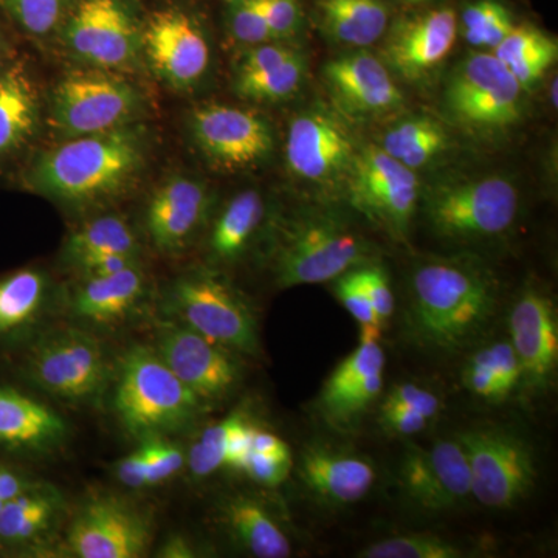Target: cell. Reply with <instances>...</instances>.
I'll return each mask as SVG.
<instances>
[{
	"mask_svg": "<svg viewBox=\"0 0 558 558\" xmlns=\"http://www.w3.org/2000/svg\"><path fill=\"white\" fill-rule=\"evenodd\" d=\"M159 556L165 558H190L194 557V550L185 538L172 537L165 543Z\"/></svg>",
	"mask_w": 558,
	"mask_h": 558,
	"instance_id": "cell-58",
	"label": "cell"
},
{
	"mask_svg": "<svg viewBox=\"0 0 558 558\" xmlns=\"http://www.w3.org/2000/svg\"><path fill=\"white\" fill-rule=\"evenodd\" d=\"M142 450L148 473V486H156L170 480L185 464L183 451L172 444L160 440L159 436L146 442Z\"/></svg>",
	"mask_w": 558,
	"mask_h": 558,
	"instance_id": "cell-45",
	"label": "cell"
},
{
	"mask_svg": "<svg viewBox=\"0 0 558 558\" xmlns=\"http://www.w3.org/2000/svg\"><path fill=\"white\" fill-rule=\"evenodd\" d=\"M156 352L202 402L222 398L240 379L236 362L226 348L186 326H163L157 337Z\"/></svg>",
	"mask_w": 558,
	"mask_h": 558,
	"instance_id": "cell-20",
	"label": "cell"
},
{
	"mask_svg": "<svg viewBox=\"0 0 558 558\" xmlns=\"http://www.w3.org/2000/svg\"><path fill=\"white\" fill-rule=\"evenodd\" d=\"M250 451L267 454L271 458L292 459L288 444L284 440L271 435V433L260 432V429L253 427L250 432Z\"/></svg>",
	"mask_w": 558,
	"mask_h": 558,
	"instance_id": "cell-56",
	"label": "cell"
},
{
	"mask_svg": "<svg viewBox=\"0 0 558 558\" xmlns=\"http://www.w3.org/2000/svg\"><path fill=\"white\" fill-rule=\"evenodd\" d=\"M242 418L244 414H231L230 417L223 418L202 433L197 442L191 447L189 454V465L194 476L205 478L227 465L231 433Z\"/></svg>",
	"mask_w": 558,
	"mask_h": 558,
	"instance_id": "cell-39",
	"label": "cell"
},
{
	"mask_svg": "<svg viewBox=\"0 0 558 558\" xmlns=\"http://www.w3.org/2000/svg\"><path fill=\"white\" fill-rule=\"evenodd\" d=\"M464 556V550L458 546L428 534L388 538L359 554V557L366 558H459Z\"/></svg>",
	"mask_w": 558,
	"mask_h": 558,
	"instance_id": "cell-40",
	"label": "cell"
},
{
	"mask_svg": "<svg viewBox=\"0 0 558 558\" xmlns=\"http://www.w3.org/2000/svg\"><path fill=\"white\" fill-rule=\"evenodd\" d=\"M400 481L418 508L435 512L472 495L468 458L458 440H440L429 450L410 446L400 465Z\"/></svg>",
	"mask_w": 558,
	"mask_h": 558,
	"instance_id": "cell-21",
	"label": "cell"
},
{
	"mask_svg": "<svg viewBox=\"0 0 558 558\" xmlns=\"http://www.w3.org/2000/svg\"><path fill=\"white\" fill-rule=\"evenodd\" d=\"M68 436L64 418L38 398L0 377V459L40 457Z\"/></svg>",
	"mask_w": 558,
	"mask_h": 558,
	"instance_id": "cell-22",
	"label": "cell"
},
{
	"mask_svg": "<svg viewBox=\"0 0 558 558\" xmlns=\"http://www.w3.org/2000/svg\"><path fill=\"white\" fill-rule=\"evenodd\" d=\"M300 475L315 495L340 505L365 497L376 480V472L365 459L319 446L303 453Z\"/></svg>",
	"mask_w": 558,
	"mask_h": 558,
	"instance_id": "cell-27",
	"label": "cell"
},
{
	"mask_svg": "<svg viewBox=\"0 0 558 558\" xmlns=\"http://www.w3.org/2000/svg\"><path fill=\"white\" fill-rule=\"evenodd\" d=\"M143 61L172 90L196 89L211 64L207 33L190 11H156L143 22Z\"/></svg>",
	"mask_w": 558,
	"mask_h": 558,
	"instance_id": "cell-15",
	"label": "cell"
},
{
	"mask_svg": "<svg viewBox=\"0 0 558 558\" xmlns=\"http://www.w3.org/2000/svg\"><path fill=\"white\" fill-rule=\"evenodd\" d=\"M275 40L295 38L303 28L304 11L301 0H255Z\"/></svg>",
	"mask_w": 558,
	"mask_h": 558,
	"instance_id": "cell-43",
	"label": "cell"
},
{
	"mask_svg": "<svg viewBox=\"0 0 558 558\" xmlns=\"http://www.w3.org/2000/svg\"><path fill=\"white\" fill-rule=\"evenodd\" d=\"M226 21L231 38L245 49L275 40L255 0H227Z\"/></svg>",
	"mask_w": 558,
	"mask_h": 558,
	"instance_id": "cell-41",
	"label": "cell"
},
{
	"mask_svg": "<svg viewBox=\"0 0 558 558\" xmlns=\"http://www.w3.org/2000/svg\"><path fill=\"white\" fill-rule=\"evenodd\" d=\"M223 520L234 539L259 558L290 556L289 538L263 505L247 497L231 498L223 506Z\"/></svg>",
	"mask_w": 558,
	"mask_h": 558,
	"instance_id": "cell-33",
	"label": "cell"
},
{
	"mask_svg": "<svg viewBox=\"0 0 558 558\" xmlns=\"http://www.w3.org/2000/svg\"><path fill=\"white\" fill-rule=\"evenodd\" d=\"M439 405V399L433 392L411 384L399 385L392 389L384 402V407H403L417 411L427 418L436 416Z\"/></svg>",
	"mask_w": 558,
	"mask_h": 558,
	"instance_id": "cell-50",
	"label": "cell"
},
{
	"mask_svg": "<svg viewBox=\"0 0 558 558\" xmlns=\"http://www.w3.org/2000/svg\"><path fill=\"white\" fill-rule=\"evenodd\" d=\"M153 135L143 121L119 130L65 138L22 172L25 189L72 207L119 199L148 168Z\"/></svg>",
	"mask_w": 558,
	"mask_h": 558,
	"instance_id": "cell-1",
	"label": "cell"
},
{
	"mask_svg": "<svg viewBox=\"0 0 558 558\" xmlns=\"http://www.w3.org/2000/svg\"><path fill=\"white\" fill-rule=\"evenodd\" d=\"M381 388H384V377L381 374H376L355 387L343 389L329 398L319 399V405L326 416L344 421L362 413L380 395Z\"/></svg>",
	"mask_w": 558,
	"mask_h": 558,
	"instance_id": "cell-42",
	"label": "cell"
},
{
	"mask_svg": "<svg viewBox=\"0 0 558 558\" xmlns=\"http://www.w3.org/2000/svg\"><path fill=\"white\" fill-rule=\"evenodd\" d=\"M336 295L347 307L349 314L352 315L362 328L381 329V323L374 312L373 304L355 277L354 269L347 271L336 278Z\"/></svg>",
	"mask_w": 558,
	"mask_h": 558,
	"instance_id": "cell-47",
	"label": "cell"
},
{
	"mask_svg": "<svg viewBox=\"0 0 558 558\" xmlns=\"http://www.w3.org/2000/svg\"><path fill=\"white\" fill-rule=\"evenodd\" d=\"M14 374L54 398L83 402L100 395L109 365L94 336L64 329L28 341L17 354Z\"/></svg>",
	"mask_w": 558,
	"mask_h": 558,
	"instance_id": "cell-8",
	"label": "cell"
},
{
	"mask_svg": "<svg viewBox=\"0 0 558 558\" xmlns=\"http://www.w3.org/2000/svg\"><path fill=\"white\" fill-rule=\"evenodd\" d=\"M58 33L87 68L124 73L143 61V22L131 0H75Z\"/></svg>",
	"mask_w": 558,
	"mask_h": 558,
	"instance_id": "cell-9",
	"label": "cell"
},
{
	"mask_svg": "<svg viewBox=\"0 0 558 558\" xmlns=\"http://www.w3.org/2000/svg\"><path fill=\"white\" fill-rule=\"evenodd\" d=\"M381 422L385 428L396 435H416L427 425L428 418L417 411L403 409V407H381Z\"/></svg>",
	"mask_w": 558,
	"mask_h": 558,
	"instance_id": "cell-52",
	"label": "cell"
},
{
	"mask_svg": "<svg viewBox=\"0 0 558 558\" xmlns=\"http://www.w3.org/2000/svg\"><path fill=\"white\" fill-rule=\"evenodd\" d=\"M368 242L332 213L306 211L286 226L275 253V277L281 288L319 284L365 266Z\"/></svg>",
	"mask_w": 558,
	"mask_h": 558,
	"instance_id": "cell-7",
	"label": "cell"
},
{
	"mask_svg": "<svg viewBox=\"0 0 558 558\" xmlns=\"http://www.w3.org/2000/svg\"><path fill=\"white\" fill-rule=\"evenodd\" d=\"M411 322L429 347H465L486 328L497 307V289L484 267L472 260L422 264L411 278Z\"/></svg>",
	"mask_w": 558,
	"mask_h": 558,
	"instance_id": "cell-2",
	"label": "cell"
},
{
	"mask_svg": "<svg viewBox=\"0 0 558 558\" xmlns=\"http://www.w3.org/2000/svg\"><path fill=\"white\" fill-rule=\"evenodd\" d=\"M509 326L521 376L532 384H543L558 362V325L553 301L537 290H526L510 312Z\"/></svg>",
	"mask_w": 558,
	"mask_h": 558,
	"instance_id": "cell-24",
	"label": "cell"
},
{
	"mask_svg": "<svg viewBox=\"0 0 558 558\" xmlns=\"http://www.w3.org/2000/svg\"><path fill=\"white\" fill-rule=\"evenodd\" d=\"M146 110L145 94L130 80L86 65L58 80L46 116L53 131L65 140L138 123Z\"/></svg>",
	"mask_w": 558,
	"mask_h": 558,
	"instance_id": "cell-6",
	"label": "cell"
},
{
	"mask_svg": "<svg viewBox=\"0 0 558 558\" xmlns=\"http://www.w3.org/2000/svg\"><path fill=\"white\" fill-rule=\"evenodd\" d=\"M38 81L24 58L16 57L0 75V170L20 159L43 124Z\"/></svg>",
	"mask_w": 558,
	"mask_h": 558,
	"instance_id": "cell-23",
	"label": "cell"
},
{
	"mask_svg": "<svg viewBox=\"0 0 558 558\" xmlns=\"http://www.w3.org/2000/svg\"><path fill=\"white\" fill-rule=\"evenodd\" d=\"M469 462L470 490L481 505H517L537 478L534 454L524 439L502 428L469 429L458 436Z\"/></svg>",
	"mask_w": 558,
	"mask_h": 558,
	"instance_id": "cell-13",
	"label": "cell"
},
{
	"mask_svg": "<svg viewBox=\"0 0 558 558\" xmlns=\"http://www.w3.org/2000/svg\"><path fill=\"white\" fill-rule=\"evenodd\" d=\"M524 90L531 92L556 64L557 40L532 25H515L490 51Z\"/></svg>",
	"mask_w": 558,
	"mask_h": 558,
	"instance_id": "cell-32",
	"label": "cell"
},
{
	"mask_svg": "<svg viewBox=\"0 0 558 558\" xmlns=\"http://www.w3.org/2000/svg\"><path fill=\"white\" fill-rule=\"evenodd\" d=\"M475 355L494 374L499 392L505 399L521 379V366L512 343H495Z\"/></svg>",
	"mask_w": 558,
	"mask_h": 558,
	"instance_id": "cell-44",
	"label": "cell"
},
{
	"mask_svg": "<svg viewBox=\"0 0 558 558\" xmlns=\"http://www.w3.org/2000/svg\"><path fill=\"white\" fill-rule=\"evenodd\" d=\"M417 172L391 159L377 143L359 146L344 193L352 207L403 240L421 201Z\"/></svg>",
	"mask_w": 558,
	"mask_h": 558,
	"instance_id": "cell-12",
	"label": "cell"
},
{
	"mask_svg": "<svg viewBox=\"0 0 558 558\" xmlns=\"http://www.w3.org/2000/svg\"><path fill=\"white\" fill-rule=\"evenodd\" d=\"M167 306L186 328L220 347L247 354L258 351L252 311L240 293L215 271L180 275L168 288Z\"/></svg>",
	"mask_w": 558,
	"mask_h": 558,
	"instance_id": "cell-10",
	"label": "cell"
},
{
	"mask_svg": "<svg viewBox=\"0 0 558 558\" xmlns=\"http://www.w3.org/2000/svg\"><path fill=\"white\" fill-rule=\"evenodd\" d=\"M211 190L204 180L172 174L150 194L145 229L150 244L165 255H178L205 226L211 209Z\"/></svg>",
	"mask_w": 558,
	"mask_h": 558,
	"instance_id": "cell-19",
	"label": "cell"
},
{
	"mask_svg": "<svg viewBox=\"0 0 558 558\" xmlns=\"http://www.w3.org/2000/svg\"><path fill=\"white\" fill-rule=\"evenodd\" d=\"M35 486L36 483H33L13 462L0 459V510L11 499L20 497Z\"/></svg>",
	"mask_w": 558,
	"mask_h": 558,
	"instance_id": "cell-54",
	"label": "cell"
},
{
	"mask_svg": "<svg viewBox=\"0 0 558 558\" xmlns=\"http://www.w3.org/2000/svg\"><path fill=\"white\" fill-rule=\"evenodd\" d=\"M307 76V60L296 51L281 64L256 75L234 78V92L245 100L279 105L299 95Z\"/></svg>",
	"mask_w": 558,
	"mask_h": 558,
	"instance_id": "cell-35",
	"label": "cell"
},
{
	"mask_svg": "<svg viewBox=\"0 0 558 558\" xmlns=\"http://www.w3.org/2000/svg\"><path fill=\"white\" fill-rule=\"evenodd\" d=\"M515 27L502 0H473L458 14V36L475 49L492 51Z\"/></svg>",
	"mask_w": 558,
	"mask_h": 558,
	"instance_id": "cell-36",
	"label": "cell"
},
{
	"mask_svg": "<svg viewBox=\"0 0 558 558\" xmlns=\"http://www.w3.org/2000/svg\"><path fill=\"white\" fill-rule=\"evenodd\" d=\"M49 299V277L36 267L0 275V352L25 347Z\"/></svg>",
	"mask_w": 558,
	"mask_h": 558,
	"instance_id": "cell-26",
	"label": "cell"
},
{
	"mask_svg": "<svg viewBox=\"0 0 558 558\" xmlns=\"http://www.w3.org/2000/svg\"><path fill=\"white\" fill-rule=\"evenodd\" d=\"M146 288L148 279L138 264L105 277H86L73 290L70 310L92 325H113L138 306Z\"/></svg>",
	"mask_w": 558,
	"mask_h": 558,
	"instance_id": "cell-25",
	"label": "cell"
},
{
	"mask_svg": "<svg viewBox=\"0 0 558 558\" xmlns=\"http://www.w3.org/2000/svg\"><path fill=\"white\" fill-rule=\"evenodd\" d=\"M355 277L365 290L366 295L373 304L374 312L381 325L395 312V295L389 288L388 275L380 266H360L355 267Z\"/></svg>",
	"mask_w": 558,
	"mask_h": 558,
	"instance_id": "cell-48",
	"label": "cell"
},
{
	"mask_svg": "<svg viewBox=\"0 0 558 558\" xmlns=\"http://www.w3.org/2000/svg\"><path fill=\"white\" fill-rule=\"evenodd\" d=\"M264 215L266 202L259 191L250 189L231 197L209 233V259L219 264L240 259L259 230Z\"/></svg>",
	"mask_w": 558,
	"mask_h": 558,
	"instance_id": "cell-30",
	"label": "cell"
},
{
	"mask_svg": "<svg viewBox=\"0 0 558 558\" xmlns=\"http://www.w3.org/2000/svg\"><path fill=\"white\" fill-rule=\"evenodd\" d=\"M189 132L193 145L216 171L234 174L256 170L274 156L271 124L255 110L199 106L190 113Z\"/></svg>",
	"mask_w": 558,
	"mask_h": 558,
	"instance_id": "cell-14",
	"label": "cell"
},
{
	"mask_svg": "<svg viewBox=\"0 0 558 558\" xmlns=\"http://www.w3.org/2000/svg\"><path fill=\"white\" fill-rule=\"evenodd\" d=\"M323 83L332 108L351 123L387 119L405 105L387 64L363 49L326 62Z\"/></svg>",
	"mask_w": 558,
	"mask_h": 558,
	"instance_id": "cell-17",
	"label": "cell"
},
{
	"mask_svg": "<svg viewBox=\"0 0 558 558\" xmlns=\"http://www.w3.org/2000/svg\"><path fill=\"white\" fill-rule=\"evenodd\" d=\"M16 57V50H14L10 33L7 31L3 21L0 20V75L5 72V69L9 68Z\"/></svg>",
	"mask_w": 558,
	"mask_h": 558,
	"instance_id": "cell-57",
	"label": "cell"
},
{
	"mask_svg": "<svg viewBox=\"0 0 558 558\" xmlns=\"http://www.w3.org/2000/svg\"><path fill=\"white\" fill-rule=\"evenodd\" d=\"M75 0H0V14L31 38H49L60 32Z\"/></svg>",
	"mask_w": 558,
	"mask_h": 558,
	"instance_id": "cell-37",
	"label": "cell"
},
{
	"mask_svg": "<svg viewBox=\"0 0 558 558\" xmlns=\"http://www.w3.org/2000/svg\"><path fill=\"white\" fill-rule=\"evenodd\" d=\"M290 468H292V459L271 458L250 451L241 470H244L256 483L275 487L288 478Z\"/></svg>",
	"mask_w": 558,
	"mask_h": 558,
	"instance_id": "cell-49",
	"label": "cell"
},
{
	"mask_svg": "<svg viewBox=\"0 0 558 558\" xmlns=\"http://www.w3.org/2000/svg\"><path fill=\"white\" fill-rule=\"evenodd\" d=\"M421 199L432 230L458 244L501 236L513 226L520 209L519 189L499 172L436 180L421 191Z\"/></svg>",
	"mask_w": 558,
	"mask_h": 558,
	"instance_id": "cell-3",
	"label": "cell"
},
{
	"mask_svg": "<svg viewBox=\"0 0 558 558\" xmlns=\"http://www.w3.org/2000/svg\"><path fill=\"white\" fill-rule=\"evenodd\" d=\"M457 39V11L450 7L416 11L391 21L380 58L392 75L417 84L446 62Z\"/></svg>",
	"mask_w": 558,
	"mask_h": 558,
	"instance_id": "cell-16",
	"label": "cell"
},
{
	"mask_svg": "<svg viewBox=\"0 0 558 558\" xmlns=\"http://www.w3.org/2000/svg\"><path fill=\"white\" fill-rule=\"evenodd\" d=\"M117 476L124 486L130 488H145L148 486V473H146L145 457L140 449L130 457L121 459L117 465Z\"/></svg>",
	"mask_w": 558,
	"mask_h": 558,
	"instance_id": "cell-55",
	"label": "cell"
},
{
	"mask_svg": "<svg viewBox=\"0 0 558 558\" xmlns=\"http://www.w3.org/2000/svg\"><path fill=\"white\" fill-rule=\"evenodd\" d=\"M150 524L116 497L92 498L70 524L68 546L80 558H138L149 548Z\"/></svg>",
	"mask_w": 558,
	"mask_h": 558,
	"instance_id": "cell-18",
	"label": "cell"
},
{
	"mask_svg": "<svg viewBox=\"0 0 558 558\" xmlns=\"http://www.w3.org/2000/svg\"><path fill=\"white\" fill-rule=\"evenodd\" d=\"M201 403L153 349L135 347L124 355L113 409L131 435L156 438L178 432L197 416Z\"/></svg>",
	"mask_w": 558,
	"mask_h": 558,
	"instance_id": "cell-4",
	"label": "cell"
},
{
	"mask_svg": "<svg viewBox=\"0 0 558 558\" xmlns=\"http://www.w3.org/2000/svg\"><path fill=\"white\" fill-rule=\"evenodd\" d=\"M402 2L411 3V5H422V3L433 2V0H402Z\"/></svg>",
	"mask_w": 558,
	"mask_h": 558,
	"instance_id": "cell-60",
	"label": "cell"
},
{
	"mask_svg": "<svg viewBox=\"0 0 558 558\" xmlns=\"http://www.w3.org/2000/svg\"><path fill=\"white\" fill-rule=\"evenodd\" d=\"M299 49L286 40H270V43L259 44V46L248 47L236 62L234 68V78L241 76L256 75V73L266 72L275 65L281 64L296 53Z\"/></svg>",
	"mask_w": 558,
	"mask_h": 558,
	"instance_id": "cell-46",
	"label": "cell"
},
{
	"mask_svg": "<svg viewBox=\"0 0 558 558\" xmlns=\"http://www.w3.org/2000/svg\"><path fill=\"white\" fill-rule=\"evenodd\" d=\"M464 381L465 387L481 399H502L494 374L490 373V369H488L487 366L476 357V355H473L472 360H470L468 369H465L464 373Z\"/></svg>",
	"mask_w": 558,
	"mask_h": 558,
	"instance_id": "cell-51",
	"label": "cell"
},
{
	"mask_svg": "<svg viewBox=\"0 0 558 558\" xmlns=\"http://www.w3.org/2000/svg\"><path fill=\"white\" fill-rule=\"evenodd\" d=\"M391 159L417 172L439 163L453 146L447 124L429 113H413L389 124L379 140Z\"/></svg>",
	"mask_w": 558,
	"mask_h": 558,
	"instance_id": "cell-29",
	"label": "cell"
},
{
	"mask_svg": "<svg viewBox=\"0 0 558 558\" xmlns=\"http://www.w3.org/2000/svg\"><path fill=\"white\" fill-rule=\"evenodd\" d=\"M57 499L38 484L0 510V554L32 549L57 517Z\"/></svg>",
	"mask_w": 558,
	"mask_h": 558,
	"instance_id": "cell-31",
	"label": "cell"
},
{
	"mask_svg": "<svg viewBox=\"0 0 558 558\" xmlns=\"http://www.w3.org/2000/svg\"><path fill=\"white\" fill-rule=\"evenodd\" d=\"M130 255L137 258L138 241L126 220L119 216H102L73 231L64 244V258L75 266L92 256Z\"/></svg>",
	"mask_w": 558,
	"mask_h": 558,
	"instance_id": "cell-34",
	"label": "cell"
},
{
	"mask_svg": "<svg viewBox=\"0 0 558 558\" xmlns=\"http://www.w3.org/2000/svg\"><path fill=\"white\" fill-rule=\"evenodd\" d=\"M314 20L330 43L362 50L384 39L392 13L385 0H315Z\"/></svg>",
	"mask_w": 558,
	"mask_h": 558,
	"instance_id": "cell-28",
	"label": "cell"
},
{
	"mask_svg": "<svg viewBox=\"0 0 558 558\" xmlns=\"http://www.w3.org/2000/svg\"><path fill=\"white\" fill-rule=\"evenodd\" d=\"M526 94L490 51H475L459 61L447 76L444 113L468 134L497 137L523 121Z\"/></svg>",
	"mask_w": 558,
	"mask_h": 558,
	"instance_id": "cell-5",
	"label": "cell"
},
{
	"mask_svg": "<svg viewBox=\"0 0 558 558\" xmlns=\"http://www.w3.org/2000/svg\"><path fill=\"white\" fill-rule=\"evenodd\" d=\"M357 149L348 121L332 106L315 102L290 120L286 170L304 185L344 190Z\"/></svg>",
	"mask_w": 558,
	"mask_h": 558,
	"instance_id": "cell-11",
	"label": "cell"
},
{
	"mask_svg": "<svg viewBox=\"0 0 558 558\" xmlns=\"http://www.w3.org/2000/svg\"><path fill=\"white\" fill-rule=\"evenodd\" d=\"M557 76H554V80L550 81L549 89H548V97L550 106H554V109H557L558 102H557Z\"/></svg>",
	"mask_w": 558,
	"mask_h": 558,
	"instance_id": "cell-59",
	"label": "cell"
},
{
	"mask_svg": "<svg viewBox=\"0 0 558 558\" xmlns=\"http://www.w3.org/2000/svg\"><path fill=\"white\" fill-rule=\"evenodd\" d=\"M138 264L135 256L119 255V253H110V255L92 256L75 264V269L86 277H105V275L117 274V271L128 269V267Z\"/></svg>",
	"mask_w": 558,
	"mask_h": 558,
	"instance_id": "cell-53",
	"label": "cell"
},
{
	"mask_svg": "<svg viewBox=\"0 0 558 558\" xmlns=\"http://www.w3.org/2000/svg\"><path fill=\"white\" fill-rule=\"evenodd\" d=\"M379 333L380 329L377 328H362L359 348L330 374L319 399L329 398L343 389L362 384L376 374L384 373L385 354L377 343Z\"/></svg>",
	"mask_w": 558,
	"mask_h": 558,
	"instance_id": "cell-38",
	"label": "cell"
}]
</instances>
